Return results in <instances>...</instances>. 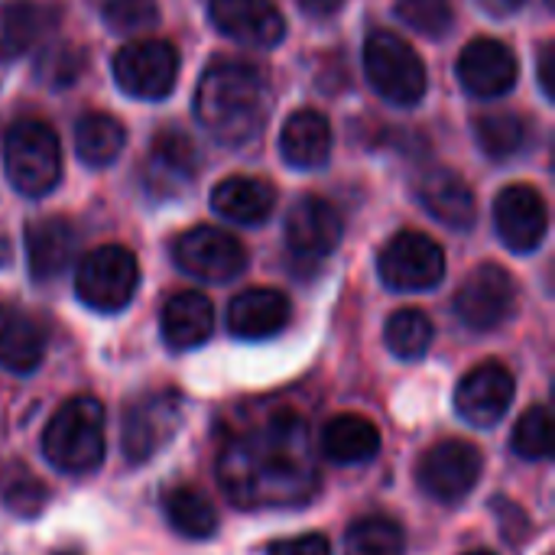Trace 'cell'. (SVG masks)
<instances>
[{"label": "cell", "instance_id": "cell-34", "mask_svg": "<svg viewBox=\"0 0 555 555\" xmlns=\"http://www.w3.org/2000/svg\"><path fill=\"white\" fill-rule=\"evenodd\" d=\"M514 452L527 462H543L553 452V416L546 406H530L514 429Z\"/></svg>", "mask_w": 555, "mask_h": 555}, {"label": "cell", "instance_id": "cell-5", "mask_svg": "<svg viewBox=\"0 0 555 555\" xmlns=\"http://www.w3.org/2000/svg\"><path fill=\"white\" fill-rule=\"evenodd\" d=\"M364 68L367 81L380 98L400 107H413L426 98L429 75L423 59L413 52L410 42H403L397 33L377 29L364 42Z\"/></svg>", "mask_w": 555, "mask_h": 555}, {"label": "cell", "instance_id": "cell-33", "mask_svg": "<svg viewBox=\"0 0 555 555\" xmlns=\"http://www.w3.org/2000/svg\"><path fill=\"white\" fill-rule=\"evenodd\" d=\"M88 68V52L78 42H52L36 59V75L49 88H72Z\"/></svg>", "mask_w": 555, "mask_h": 555}, {"label": "cell", "instance_id": "cell-13", "mask_svg": "<svg viewBox=\"0 0 555 555\" xmlns=\"http://www.w3.org/2000/svg\"><path fill=\"white\" fill-rule=\"evenodd\" d=\"M514 403V377L504 364L488 361L468 371L455 390V410L465 423L488 429L504 420Z\"/></svg>", "mask_w": 555, "mask_h": 555}, {"label": "cell", "instance_id": "cell-4", "mask_svg": "<svg viewBox=\"0 0 555 555\" xmlns=\"http://www.w3.org/2000/svg\"><path fill=\"white\" fill-rule=\"evenodd\" d=\"M3 166L20 195L39 198L62 179V150L49 124L23 117L10 127L3 143Z\"/></svg>", "mask_w": 555, "mask_h": 555}, {"label": "cell", "instance_id": "cell-41", "mask_svg": "<svg viewBox=\"0 0 555 555\" xmlns=\"http://www.w3.org/2000/svg\"><path fill=\"white\" fill-rule=\"evenodd\" d=\"M299 7L309 13V16H332L345 7V0H299Z\"/></svg>", "mask_w": 555, "mask_h": 555}, {"label": "cell", "instance_id": "cell-26", "mask_svg": "<svg viewBox=\"0 0 555 555\" xmlns=\"http://www.w3.org/2000/svg\"><path fill=\"white\" fill-rule=\"evenodd\" d=\"M283 159L296 169H319L332 153V127L319 111H296L280 133Z\"/></svg>", "mask_w": 555, "mask_h": 555}, {"label": "cell", "instance_id": "cell-20", "mask_svg": "<svg viewBox=\"0 0 555 555\" xmlns=\"http://www.w3.org/2000/svg\"><path fill=\"white\" fill-rule=\"evenodd\" d=\"M29 273L39 283H49L68 270L78 254V231L68 218H42L26 231Z\"/></svg>", "mask_w": 555, "mask_h": 555}, {"label": "cell", "instance_id": "cell-37", "mask_svg": "<svg viewBox=\"0 0 555 555\" xmlns=\"http://www.w3.org/2000/svg\"><path fill=\"white\" fill-rule=\"evenodd\" d=\"M46 501H49V491L39 481H33V478H23V481L10 485V491H7V507L13 514H23V517L39 514Z\"/></svg>", "mask_w": 555, "mask_h": 555}, {"label": "cell", "instance_id": "cell-7", "mask_svg": "<svg viewBox=\"0 0 555 555\" xmlns=\"http://www.w3.org/2000/svg\"><path fill=\"white\" fill-rule=\"evenodd\" d=\"M182 423V397L176 390H153L133 400L124 413L120 449L130 465L150 462L179 429Z\"/></svg>", "mask_w": 555, "mask_h": 555}, {"label": "cell", "instance_id": "cell-10", "mask_svg": "<svg viewBox=\"0 0 555 555\" xmlns=\"http://www.w3.org/2000/svg\"><path fill=\"white\" fill-rule=\"evenodd\" d=\"M377 267H380V280L390 289L423 293V289H433L446 276V254L433 237L420 231H400L380 250Z\"/></svg>", "mask_w": 555, "mask_h": 555}, {"label": "cell", "instance_id": "cell-29", "mask_svg": "<svg viewBox=\"0 0 555 555\" xmlns=\"http://www.w3.org/2000/svg\"><path fill=\"white\" fill-rule=\"evenodd\" d=\"M124 127L111 114H85L75 127V150L88 166H111L124 150Z\"/></svg>", "mask_w": 555, "mask_h": 555}, {"label": "cell", "instance_id": "cell-25", "mask_svg": "<svg viewBox=\"0 0 555 555\" xmlns=\"http://www.w3.org/2000/svg\"><path fill=\"white\" fill-rule=\"evenodd\" d=\"M163 338L176 351H189L208 341L215 328V309L202 293H176L163 306Z\"/></svg>", "mask_w": 555, "mask_h": 555}, {"label": "cell", "instance_id": "cell-44", "mask_svg": "<svg viewBox=\"0 0 555 555\" xmlns=\"http://www.w3.org/2000/svg\"><path fill=\"white\" fill-rule=\"evenodd\" d=\"M59 555H75V553H59Z\"/></svg>", "mask_w": 555, "mask_h": 555}, {"label": "cell", "instance_id": "cell-21", "mask_svg": "<svg viewBox=\"0 0 555 555\" xmlns=\"http://www.w3.org/2000/svg\"><path fill=\"white\" fill-rule=\"evenodd\" d=\"M289 322V299L280 289H244L228 306V328L237 338L260 341L283 332Z\"/></svg>", "mask_w": 555, "mask_h": 555}, {"label": "cell", "instance_id": "cell-8", "mask_svg": "<svg viewBox=\"0 0 555 555\" xmlns=\"http://www.w3.org/2000/svg\"><path fill=\"white\" fill-rule=\"evenodd\" d=\"M172 257H176L179 270H185L189 276L205 280V283H228V280L241 276L247 267L244 244L234 234H228L221 228H208V224H198V228L179 234L172 244Z\"/></svg>", "mask_w": 555, "mask_h": 555}, {"label": "cell", "instance_id": "cell-12", "mask_svg": "<svg viewBox=\"0 0 555 555\" xmlns=\"http://www.w3.org/2000/svg\"><path fill=\"white\" fill-rule=\"evenodd\" d=\"M179 75V55L163 39H140L114 55V78L120 91L143 101H159L172 91Z\"/></svg>", "mask_w": 555, "mask_h": 555}, {"label": "cell", "instance_id": "cell-18", "mask_svg": "<svg viewBox=\"0 0 555 555\" xmlns=\"http://www.w3.org/2000/svg\"><path fill=\"white\" fill-rule=\"evenodd\" d=\"M459 78L475 98H504L517 85V59L498 39H475L459 55Z\"/></svg>", "mask_w": 555, "mask_h": 555}, {"label": "cell", "instance_id": "cell-27", "mask_svg": "<svg viewBox=\"0 0 555 555\" xmlns=\"http://www.w3.org/2000/svg\"><path fill=\"white\" fill-rule=\"evenodd\" d=\"M322 452L335 465H361L380 452V429L358 413H341L322 429Z\"/></svg>", "mask_w": 555, "mask_h": 555}, {"label": "cell", "instance_id": "cell-22", "mask_svg": "<svg viewBox=\"0 0 555 555\" xmlns=\"http://www.w3.org/2000/svg\"><path fill=\"white\" fill-rule=\"evenodd\" d=\"M46 354V328L20 306H0V367L33 374Z\"/></svg>", "mask_w": 555, "mask_h": 555}, {"label": "cell", "instance_id": "cell-40", "mask_svg": "<svg viewBox=\"0 0 555 555\" xmlns=\"http://www.w3.org/2000/svg\"><path fill=\"white\" fill-rule=\"evenodd\" d=\"M553 62H555V49H553V42H546V46H543V52H540V85H543V94H546V98H555Z\"/></svg>", "mask_w": 555, "mask_h": 555}, {"label": "cell", "instance_id": "cell-38", "mask_svg": "<svg viewBox=\"0 0 555 555\" xmlns=\"http://www.w3.org/2000/svg\"><path fill=\"white\" fill-rule=\"evenodd\" d=\"M494 514H498V520H501V530H504V537L514 543V546H520L527 537H530V520H527V514L517 507V504H511V501H494Z\"/></svg>", "mask_w": 555, "mask_h": 555}, {"label": "cell", "instance_id": "cell-31", "mask_svg": "<svg viewBox=\"0 0 555 555\" xmlns=\"http://www.w3.org/2000/svg\"><path fill=\"white\" fill-rule=\"evenodd\" d=\"M387 348L403 358V361H416L429 351L433 345V322L423 309H400L387 319Z\"/></svg>", "mask_w": 555, "mask_h": 555}, {"label": "cell", "instance_id": "cell-28", "mask_svg": "<svg viewBox=\"0 0 555 555\" xmlns=\"http://www.w3.org/2000/svg\"><path fill=\"white\" fill-rule=\"evenodd\" d=\"M163 507H166L172 530H179L189 540H208L218 530V511H215L211 498L198 488L179 485V488L166 491Z\"/></svg>", "mask_w": 555, "mask_h": 555}, {"label": "cell", "instance_id": "cell-32", "mask_svg": "<svg viewBox=\"0 0 555 555\" xmlns=\"http://www.w3.org/2000/svg\"><path fill=\"white\" fill-rule=\"evenodd\" d=\"M475 137L491 159H511L527 140V124L511 111H494V114L478 117Z\"/></svg>", "mask_w": 555, "mask_h": 555}, {"label": "cell", "instance_id": "cell-23", "mask_svg": "<svg viewBox=\"0 0 555 555\" xmlns=\"http://www.w3.org/2000/svg\"><path fill=\"white\" fill-rule=\"evenodd\" d=\"M59 23L52 3H7L0 10V62H13L39 46Z\"/></svg>", "mask_w": 555, "mask_h": 555}, {"label": "cell", "instance_id": "cell-9", "mask_svg": "<svg viewBox=\"0 0 555 555\" xmlns=\"http://www.w3.org/2000/svg\"><path fill=\"white\" fill-rule=\"evenodd\" d=\"M517 309V283L498 263H481L455 293V312L472 332L501 328Z\"/></svg>", "mask_w": 555, "mask_h": 555}, {"label": "cell", "instance_id": "cell-19", "mask_svg": "<svg viewBox=\"0 0 555 555\" xmlns=\"http://www.w3.org/2000/svg\"><path fill=\"white\" fill-rule=\"evenodd\" d=\"M416 198L436 221H442L446 228H455V231H468L478 218L475 192L452 169H429L416 182Z\"/></svg>", "mask_w": 555, "mask_h": 555}, {"label": "cell", "instance_id": "cell-35", "mask_svg": "<svg viewBox=\"0 0 555 555\" xmlns=\"http://www.w3.org/2000/svg\"><path fill=\"white\" fill-rule=\"evenodd\" d=\"M397 16L410 29L439 39L449 33L455 10H452V0H397Z\"/></svg>", "mask_w": 555, "mask_h": 555}, {"label": "cell", "instance_id": "cell-14", "mask_svg": "<svg viewBox=\"0 0 555 555\" xmlns=\"http://www.w3.org/2000/svg\"><path fill=\"white\" fill-rule=\"evenodd\" d=\"M198 172V159H195V146L185 133L179 130H159L146 150L143 159V185L153 198H176L185 192V185L195 179Z\"/></svg>", "mask_w": 555, "mask_h": 555}, {"label": "cell", "instance_id": "cell-42", "mask_svg": "<svg viewBox=\"0 0 555 555\" xmlns=\"http://www.w3.org/2000/svg\"><path fill=\"white\" fill-rule=\"evenodd\" d=\"M491 16H511V13H517L527 0H478Z\"/></svg>", "mask_w": 555, "mask_h": 555}, {"label": "cell", "instance_id": "cell-17", "mask_svg": "<svg viewBox=\"0 0 555 555\" xmlns=\"http://www.w3.org/2000/svg\"><path fill=\"white\" fill-rule=\"evenodd\" d=\"M208 16L224 36L257 49L276 46L286 33L273 0H208Z\"/></svg>", "mask_w": 555, "mask_h": 555}, {"label": "cell", "instance_id": "cell-6", "mask_svg": "<svg viewBox=\"0 0 555 555\" xmlns=\"http://www.w3.org/2000/svg\"><path fill=\"white\" fill-rule=\"evenodd\" d=\"M140 283V267L137 257L127 247L117 244H104L94 247L75 273V289L78 299L98 312H117L124 309Z\"/></svg>", "mask_w": 555, "mask_h": 555}, {"label": "cell", "instance_id": "cell-1", "mask_svg": "<svg viewBox=\"0 0 555 555\" xmlns=\"http://www.w3.org/2000/svg\"><path fill=\"white\" fill-rule=\"evenodd\" d=\"M224 494L244 511L299 507L319 491V459L299 413H273L257 426H241L218 455Z\"/></svg>", "mask_w": 555, "mask_h": 555}, {"label": "cell", "instance_id": "cell-39", "mask_svg": "<svg viewBox=\"0 0 555 555\" xmlns=\"http://www.w3.org/2000/svg\"><path fill=\"white\" fill-rule=\"evenodd\" d=\"M270 555H328V540L322 533H306L293 540H276Z\"/></svg>", "mask_w": 555, "mask_h": 555}, {"label": "cell", "instance_id": "cell-30", "mask_svg": "<svg viewBox=\"0 0 555 555\" xmlns=\"http://www.w3.org/2000/svg\"><path fill=\"white\" fill-rule=\"evenodd\" d=\"M345 550L348 555H403L406 553V537L403 527L384 514L361 517L348 527L345 533Z\"/></svg>", "mask_w": 555, "mask_h": 555}, {"label": "cell", "instance_id": "cell-16", "mask_svg": "<svg viewBox=\"0 0 555 555\" xmlns=\"http://www.w3.org/2000/svg\"><path fill=\"white\" fill-rule=\"evenodd\" d=\"M341 241V215L335 211L332 202L319 195H306L293 205L286 218V244L293 257L319 263L328 257Z\"/></svg>", "mask_w": 555, "mask_h": 555}, {"label": "cell", "instance_id": "cell-36", "mask_svg": "<svg viewBox=\"0 0 555 555\" xmlns=\"http://www.w3.org/2000/svg\"><path fill=\"white\" fill-rule=\"evenodd\" d=\"M101 16L111 33L130 36V33H143V29L156 26L159 7H156V0H107Z\"/></svg>", "mask_w": 555, "mask_h": 555}, {"label": "cell", "instance_id": "cell-24", "mask_svg": "<svg viewBox=\"0 0 555 555\" xmlns=\"http://www.w3.org/2000/svg\"><path fill=\"white\" fill-rule=\"evenodd\" d=\"M211 205L234 224H263L276 208V189L257 176H231L215 189Z\"/></svg>", "mask_w": 555, "mask_h": 555}, {"label": "cell", "instance_id": "cell-2", "mask_svg": "<svg viewBox=\"0 0 555 555\" xmlns=\"http://www.w3.org/2000/svg\"><path fill=\"white\" fill-rule=\"evenodd\" d=\"M270 91L263 75L237 59L215 62L195 91L198 124L224 146L250 143L267 124Z\"/></svg>", "mask_w": 555, "mask_h": 555}, {"label": "cell", "instance_id": "cell-15", "mask_svg": "<svg viewBox=\"0 0 555 555\" xmlns=\"http://www.w3.org/2000/svg\"><path fill=\"white\" fill-rule=\"evenodd\" d=\"M494 221H498L501 241L511 250L530 254L546 237L550 211H546V202H543V195L537 189H530V185H507L498 195V202H494Z\"/></svg>", "mask_w": 555, "mask_h": 555}, {"label": "cell", "instance_id": "cell-11", "mask_svg": "<svg viewBox=\"0 0 555 555\" xmlns=\"http://www.w3.org/2000/svg\"><path fill=\"white\" fill-rule=\"evenodd\" d=\"M481 468H485V459L481 452L465 442V439H446L439 446H433L420 465H416V478H420V488L442 501V504H455L462 498H468L481 478Z\"/></svg>", "mask_w": 555, "mask_h": 555}, {"label": "cell", "instance_id": "cell-3", "mask_svg": "<svg viewBox=\"0 0 555 555\" xmlns=\"http://www.w3.org/2000/svg\"><path fill=\"white\" fill-rule=\"evenodd\" d=\"M49 465L65 475H88L104 462V406L94 397H72L42 433Z\"/></svg>", "mask_w": 555, "mask_h": 555}, {"label": "cell", "instance_id": "cell-43", "mask_svg": "<svg viewBox=\"0 0 555 555\" xmlns=\"http://www.w3.org/2000/svg\"><path fill=\"white\" fill-rule=\"evenodd\" d=\"M468 555H494V553H468Z\"/></svg>", "mask_w": 555, "mask_h": 555}]
</instances>
